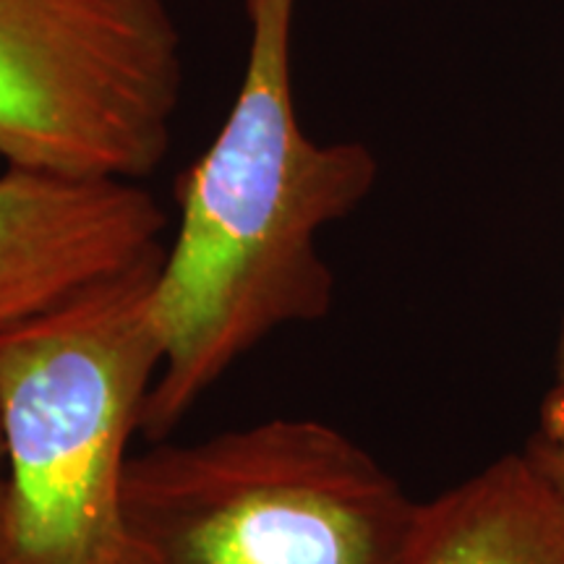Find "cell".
Listing matches in <instances>:
<instances>
[{
  "instance_id": "obj_5",
  "label": "cell",
  "mask_w": 564,
  "mask_h": 564,
  "mask_svg": "<svg viewBox=\"0 0 564 564\" xmlns=\"http://www.w3.org/2000/svg\"><path fill=\"white\" fill-rule=\"evenodd\" d=\"M167 215L139 181L0 173V333L165 253Z\"/></svg>"
},
{
  "instance_id": "obj_4",
  "label": "cell",
  "mask_w": 564,
  "mask_h": 564,
  "mask_svg": "<svg viewBox=\"0 0 564 564\" xmlns=\"http://www.w3.org/2000/svg\"><path fill=\"white\" fill-rule=\"evenodd\" d=\"M183 87L167 0H0L6 167L147 178L171 152Z\"/></svg>"
},
{
  "instance_id": "obj_3",
  "label": "cell",
  "mask_w": 564,
  "mask_h": 564,
  "mask_svg": "<svg viewBox=\"0 0 564 564\" xmlns=\"http://www.w3.org/2000/svg\"><path fill=\"white\" fill-rule=\"evenodd\" d=\"M419 502L316 419L131 455L118 564H394Z\"/></svg>"
},
{
  "instance_id": "obj_7",
  "label": "cell",
  "mask_w": 564,
  "mask_h": 564,
  "mask_svg": "<svg viewBox=\"0 0 564 564\" xmlns=\"http://www.w3.org/2000/svg\"><path fill=\"white\" fill-rule=\"evenodd\" d=\"M525 455L556 489L564 491V327L560 337V352H556L554 384L546 392L544 403H541L539 432H535Z\"/></svg>"
},
{
  "instance_id": "obj_2",
  "label": "cell",
  "mask_w": 564,
  "mask_h": 564,
  "mask_svg": "<svg viewBox=\"0 0 564 564\" xmlns=\"http://www.w3.org/2000/svg\"><path fill=\"white\" fill-rule=\"evenodd\" d=\"M162 257L0 333V564H118L129 447L162 364Z\"/></svg>"
},
{
  "instance_id": "obj_1",
  "label": "cell",
  "mask_w": 564,
  "mask_h": 564,
  "mask_svg": "<svg viewBox=\"0 0 564 564\" xmlns=\"http://www.w3.org/2000/svg\"><path fill=\"white\" fill-rule=\"evenodd\" d=\"M241 87L207 152L175 181L178 230L152 285L162 340L141 434L162 442L267 337L333 312L319 232L371 194L379 162L361 141L319 144L293 100L295 0H243Z\"/></svg>"
},
{
  "instance_id": "obj_6",
  "label": "cell",
  "mask_w": 564,
  "mask_h": 564,
  "mask_svg": "<svg viewBox=\"0 0 564 564\" xmlns=\"http://www.w3.org/2000/svg\"><path fill=\"white\" fill-rule=\"evenodd\" d=\"M394 564H564V491L528 455L419 502Z\"/></svg>"
},
{
  "instance_id": "obj_8",
  "label": "cell",
  "mask_w": 564,
  "mask_h": 564,
  "mask_svg": "<svg viewBox=\"0 0 564 564\" xmlns=\"http://www.w3.org/2000/svg\"><path fill=\"white\" fill-rule=\"evenodd\" d=\"M6 494V434H3V415H0V507H3Z\"/></svg>"
}]
</instances>
